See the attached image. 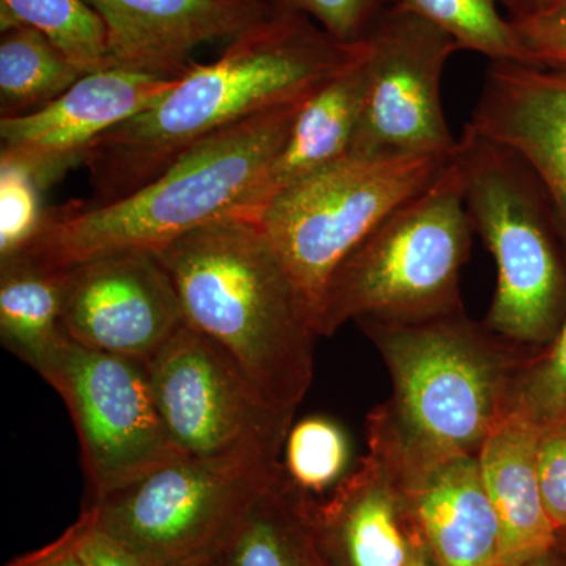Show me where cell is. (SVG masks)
<instances>
[{
  "label": "cell",
  "mask_w": 566,
  "mask_h": 566,
  "mask_svg": "<svg viewBox=\"0 0 566 566\" xmlns=\"http://www.w3.org/2000/svg\"><path fill=\"white\" fill-rule=\"evenodd\" d=\"M43 189L28 170L0 161V262L28 252L43 229Z\"/></svg>",
  "instance_id": "27"
},
{
  "label": "cell",
  "mask_w": 566,
  "mask_h": 566,
  "mask_svg": "<svg viewBox=\"0 0 566 566\" xmlns=\"http://www.w3.org/2000/svg\"><path fill=\"white\" fill-rule=\"evenodd\" d=\"M364 59L365 44L353 65L305 99L281 151L243 207L232 214L253 219L277 193L348 158L367 98Z\"/></svg>",
  "instance_id": "18"
},
{
  "label": "cell",
  "mask_w": 566,
  "mask_h": 566,
  "mask_svg": "<svg viewBox=\"0 0 566 566\" xmlns=\"http://www.w3.org/2000/svg\"><path fill=\"white\" fill-rule=\"evenodd\" d=\"M81 566H144L117 539L93 526L82 516L65 532Z\"/></svg>",
  "instance_id": "31"
},
{
  "label": "cell",
  "mask_w": 566,
  "mask_h": 566,
  "mask_svg": "<svg viewBox=\"0 0 566 566\" xmlns=\"http://www.w3.org/2000/svg\"><path fill=\"white\" fill-rule=\"evenodd\" d=\"M453 159L472 229L497 270L483 324L513 344L545 348L566 318V274L543 210L545 192L515 153L469 126Z\"/></svg>",
  "instance_id": "6"
},
{
  "label": "cell",
  "mask_w": 566,
  "mask_h": 566,
  "mask_svg": "<svg viewBox=\"0 0 566 566\" xmlns=\"http://www.w3.org/2000/svg\"><path fill=\"white\" fill-rule=\"evenodd\" d=\"M307 98L212 134L123 199L46 211L43 229L25 253L50 266L70 268L111 253L158 252L237 212L281 151Z\"/></svg>",
  "instance_id": "4"
},
{
  "label": "cell",
  "mask_w": 566,
  "mask_h": 566,
  "mask_svg": "<svg viewBox=\"0 0 566 566\" xmlns=\"http://www.w3.org/2000/svg\"><path fill=\"white\" fill-rule=\"evenodd\" d=\"M182 566H219L216 558H208V560L193 562V564Z\"/></svg>",
  "instance_id": "36"
},
{
  "label": "cell",
  "mask_w": 566,
  "mask_h": 566,
  "mask_svg": "<svg viewBox=\"0 0 566 566\" xmlns=\"http://www.w3.org/2000/svg\"><path fill=\"white\" fill-rule=\"evenodd\" d=\"M324 542L338 566H409L419 528L408 494L382 461L368 452L335 488L326 504L316 506Z\"/></svg>",
  "instance_id": "16"
},
{
  "label": "cell",
  "mask_w": 566,
  "mask_h": 566,
  "mask_svg": "<svg viewBox=\"0 0 566 566\" xmlns=\"http://www.w3.org/2000/svg\"><path fill=\"white\" fill-rule=\"evenodd\" d=\"M316 506L282 468L245 509L216 556L218 565L338 566L324 542Z\"/></svg>",
  "instance_id": "20"
},
{
  "label": "cell",
  "mask_w": 566,
  "mask_h": 566,
  "mask_svg": "<svg viewBox=\"0 0 566 566\" xmlns=\"http://www.w3.org/2000/svg\"><path fill=\"white\" fill-rule=\"evenodd\" d=\"M446 163L423 156H348L277 193L256 212L252 221L311 304L316 329L338 264L389 212L427 188Z\"/></svg>",
  "instance_id": "8"
},
{
  "label": "cell",
  "mask_w": 566,
  "mask_h": 566,
  "mask_svg": "<svg viewBox=\"0 0 566 566\" xmlns=\"http://www.w3.org/2000/svg\"><path fill=\"white\" fill-rule=\"evenodd\" d=\"M84 73L43 32L20 25L0 40L2 117L31 114L57 99Z\"/></svg>",
  "instance_id": "22"
},
{
  "label": "cell",
  "mask_w": 566,
  "mask_h": 566,
  "mask_svg": "<svg viewBox=\"0 0 566 566\" xmlns=\"http://www.w3.org/2000/svg\"><path fill=\"white\" fill-rule=\"evenodd\" d=\"M468 126L526 164L566 238V71L491 62Z\"/></svg>",
  "instance_id": "15"
},
{
  "label": "cell",
  "mask_w": 566,
  "mask_h": 566,
  "mask_svg": "<svg viewBox=\"0 0 566 566\" xmlns=\"http://www.w3.org/2000/svg\"><path fill=\"white\" fill-rule=\"evenodd\" d=\"M538 476L547 515L560 534L566 531V422L543 431Z\"/></svg>",
  "instance_id": "30"
},
{
  "label": "cell",
  "mask_w": 566,
  "mask_h": 566,
  "mask_svg": "<svg viewBox=\"0 0 566 566\" xmlns=\"http://www.w3.org/2000/svg\"><path fill=\"white\" fill-rule=\"evenodd\" d=\"M349 444L346 431L335 420L311 416L293 423L283 446V471L305 494L335 490L349 474Z\"/></svg>",
  "instance_id": "25"
},
{
  "label": "cell",
  "mask_w": 566,
  "mask_h": 566,
  "mask_svg": "<svg viewBox=\"0 0 566 566\" xmlns=\"http://www.w3.org/2000/svg\"><path fill=\"white\" fill-rule=\"evenodd\" d=\"M102 18L109 69L174 80L193 50L233 40L273 11L268 0H85Z\"/></svg>",
  "instance_id": "14"
},
{
  "label": "cell",
  "mask_w": 566,
  "mask_h": 566,
  "mask_svg": "<svg viewBox=\"0 0 566 566\" xmlns=\"http://www.w3.org/2000/svg\"><path fill=\"white\" fill-rule=\"evenodd\" d=\"M510 415L542 433L566 422V318L554 340L538 349L521 371Z\"/></svg>",
  "instance_id": "26"
},
{
  "label": "cell",
  "mask_w": 566,
  "mask_h": 566,
  "mask_svg": "<svg viewBox=\"0 0 566 566\" xmlns=\"http://www.w3.org/2000/svg\"><path fill=\"white\" fill-rule=\"evenodd\" d=\"M367 98L352 158L449 161L458 150L442 109L447 62L461 51L453 36L400 2L365 36Z\"/></svg>",
  "instance_id": "11"
},
{
  "label": "cell",
  "mask_w": 566,
  "mask_h": 566,
  "mask_svg": "<svg viewBox=\"0 0 566 566\" xmlns=\"http://www.w3.org/2000/svg\"><path fill=\"white\" fill-rule=\"evenodd\" d=\"M43 32L82 73L109 69L102 18L85 0H0V31Z\"/></svg>",
  "instance_id": "23"
},
{
  "label": "cell",
  "mask_w": 566,
  "mask_h": 566,
  "mask_svg": "<svg viewBox=\"0 0 566 566\" xmlns=\"http://www.w3.org/2000/svg\"><path fill=\"white\" fill-rule=\"evenodd\" d=\"M39 375L69 408L92 501L180 457L156 403L147 363L66 338Z\"/></svg>",
  "instance_id": "10"
},
{
  "label": "cell",
  "mask_w": 566,
  "mask_h": 566,
  "mask_svg": "<svg viewBox=\"0 0 566 566\" xmlns=\"http://www.w3.org/2000/svg\"><path fill=\"white\" fill-rule=\"evenodd\" d=\"M539 439L534 424L509 415L476 455L501 527V566H524L557 547L539 488Z\"/></svg>",
  "instance_id": "19"
},
{
  "label": "cell",
  "mask_w": 566,
  "mask_h": 566,
  "mask_svg": "<svg viewBox=\"0 0 566 566\" xmlns=\"http://www.w3.org/2000/svg\"><path fill=\"white\" fill-rule=\"evenodd\" d=\"M409 566H441L438 564V560H436L430 547L423 542L422 535H419V539H417L415 556H412Z\"/></svg>",
  "instance_id": "34"
},
{
  "label": "cell",
  "mask_w": 566,
  "mask_h": 566,
  "mask_svg": "<svg viewBox=\"0 0 566 566\" xmlns=\"http://www.w3.org/2000/svg\"><path fill=\"white\" fill-rule=\"evenodd\" d=\"M509 20L515 28L526 65L566 71V3Z\"/></svg>",
  "instance_id": "29"
},
{
  "label": "cell",
  "mask_w": 566,
  "mask_h": 566,
  "mask_svg": "<svg viewBox=\"0 0 566 566\" xmlns=\"http://www.w3.org/2000/svg\"><path fill=\"white\" fill-rule=\"evenodd\" d=\"M472 233L452 156L427 188L389 212L338 264L324 293L319 335L360 319L422 323L461 314V271Z\"/></svg>",
  "instance_id": "5"
},
{
  "label": "cell",
  "mask_w": 566,
  "mask_h": 566,
  "mask_svg": "<svg viewBox=\"0 0 566 566\" xmlns=\"http://www.w3.org/2000/svg\"><path fill=\"white\" fill-rule=\"evenodd\" d=\"M9 566H81L74 556L69 535L63 534L51 545L11 560Z\"/></svg>",
  "instance_id": "32"
},
{
  "label": "cell",
  "mask_w": 566,
  "mask_h": 566,
  "mask_svg": "<svg viewBox=\"0 0 566 566\" xmlns=\"http://www.w3.org/2000/svg\"><path fill=\"white\" fill-rule=\"evenodd\" d=\"M66 268L29 253L0 262V338L39 374L66 340L63 331Z\"/></svg>",
  "instance_id": "21"
},
{
  "label": "cell",
  "mask_w": 566,
  "mask_h": 566,
  "mask_svg": "<svg viewBox=\"0 0 566 566\" xmlns=\"http://www.w3.org/2000/svg\"><path fill=\"white\" fill-rule=\"evenodd\" d=\"M62 323L76 344L148 363L186 319L158 255L129 251L66 268Z\"/></svg>",
  "instance_id": "12"
},
{
  "label": "cell",
  "mask_w": 566,
  "mask_h": 566,
  "mask_svg": "<svg viewBox=\"0 0 566 566\" xmlns=\"http://www.w3.org/2000/svg\"><path fill=\"white\" fill-rule=\"evenodd\" d=\"M186 324L221 346L275 405L296 411L314 378V312L259 222L226 214L155 252Z\"/></svg>",
  "instance_id": "3"
},
{
  "label": "cell",
  "mask_w": 566,
  "mask_h": 566,
  "mask_svg": "<svg viewBox=\"0 0 566 566\" xmlns=\"http://www.w3.org/2000/svg\"><path fill=\"white\" fill-rule=\"evenodd\" d=\"M556 549L551 551V553L546 554V556L536 558V560L531 562V564L524 566H562L558 564L556 556H554V554H556Z\"/></svg>",
  "instance_id": "35"
},
{
  "label": "cell",
  "mask_w": 566,
  "mask_h": 566,
  "mask_svg": "<svg viewBox=\"0 0 566 566\" xmlns=\"http://www.w3.org/2000/svg\"><path fill=\"white\" fill-rule=\"evenodd\" d=\"M385 360L392 394L367 419L368 452L406 488L458 457L479 455L510 415L539 348L513 344L463 312L422 323L357 322Z\"/></svg>",
  "instance_id": "2"
},
{
  "label": "cell",
  "mask_w": 566,
  "mask_h": 566,
  "mask_svg": "<svg viewBox=\"0 0 566 566\" xmlns=\"http://www.w3.org/2000/svg\"><path fill=\"white\" fill-rule=\"evenodd\" d=\"M268 2H270V3H271V0H268Z\"/></svg>",
  "instance_id": "38"
},
{
  "label": "cell",
  "mask_w": 566,
  "mask_h": 566,
  "mask_svg": "<svg viewBox=\"0 0 566 566\" xmlns=\"http://www.w3.org/2000/svg\"><path fill=\"white\" fill-rule=\"evenodd\" d=\"M147 367L178 455L221 472L281 471L296 411L271 401L211 338L182 324Z\"/></svg>",
  "instance_id": "7"
},
{
  "label": "cell",
  "mask_w": 566,
  "mask_h": 566,
  "mask_svg": "<svg viewBox=\"0 0 566 566\" xmlns=\"http://www.w3.org/2000/svg\"><path fill=\"white\" fill-rule=\"evenodd\" d=\"M557 545H564V546H566V531L560 532V534H558V542H557Z\"/></svg>",
  "instance_id": "37"
},
{
  "label": "cell",
  "mask_w": 566,
  "mask_h": 566,
  "mask_svg": "<svg viewBox=\"0 0 566 566\" xmlns=\"http://www.w3.org/2000/svg\"><path fill=\"white\" fill-rule=\"evenodd\" d=\"M175 81L122 69L84 74L41 109L0 118V161L28 170L44 191L84 163L104 134L163 98Z\"/></svg>",
  "instance_id": "13"
},
{
  "label": "cell",
  "mask_w": 566,
  "mask_h": 566,
  "mask_svg": "<svg viewBox=\"0 0 566 566\" xmlns=\"http://www.w3.org/2000/svg\"><path fill=\"white\" fill-rule=\"evenodd\" d=\"M398 2L400 0H271V7L305 14L335 40L357 44Z\"/></svg>",
  "instance_id": "28"
},
{
  "label": "cell",
  "mask_w": 566,
  "mask_h": 566,
  "mask_svg": "<svg viewBox=\"0 0 566 566\" xmlns=\"http://www.w3.org/2000/svg\"><path fill=\"white\" fill-rule=\"evenodd\" d=\"M405 491L439 565L501 566V527L476 455L436 465Z\"/></svg>",
  "instance_id": "17"
},
{
  "label": "cell",
  "mask_w": 566,
  "mask_h": 566,
  "mask_svg": "<svg viewBox=\"0 0 566 566\" xmlns=\"http://www.w3.org/2000/svg\"><path fill=\"white\" fill-rule=\"evenodd\" d=\"M560 3H566V0H504L502 7L509 11V18H517L534 13V11L549 9V7L560 6Z\"/></svg>",
  "instance_id": "33"
},
{
  "label": "cell",
  "mask_w": 566,
  "mask_h": 566,
  "mask_svg": "<svg viewBox=\"0 0 566 566\" xmlns=\"http://www.w3.org/2000/svg\"><path fill=\"white\" fill-rule=\"evenodd\" d=\"M279 472H221L177 457L93 499L82 516L144 566L189 565L218 556L252 499Z\"/></svg>",
  "instance_id": "9"
},
{
  "label": "cell",
  "mask_w": 566,
  "mask_h": 566,
  "mask_svg": "<svg viewBox=\"0 0 566 566\" xmlns=\"http://www.w3.org/2000/svg\"><path fill=\"white\" fill-rule=\"evenodd\" d=\"M294 11H271L230 40L218 61L191 63L158 102L115 126L85 158L91 205L123 199L212 134L307 98L363 55Z\"/></svg>",
  "instance_id": "1"
},
{
  "label": "cell",
  "mask_w": 566,
  "mask_h": 566,
  "mask_svg": "<svg viewBox=\"0 0 566 566\" xmlns=\"http://www.w3.org/2000/svg\"><path fill=\"white\" fill-rule=\"evenodd\" d=\"M400 3L453 36L460 50L479 52L491 62L526 65L512 21L499 11L504 0H400Z\"/></svg>",
  "instance_id": "24"
}]
</instances>
